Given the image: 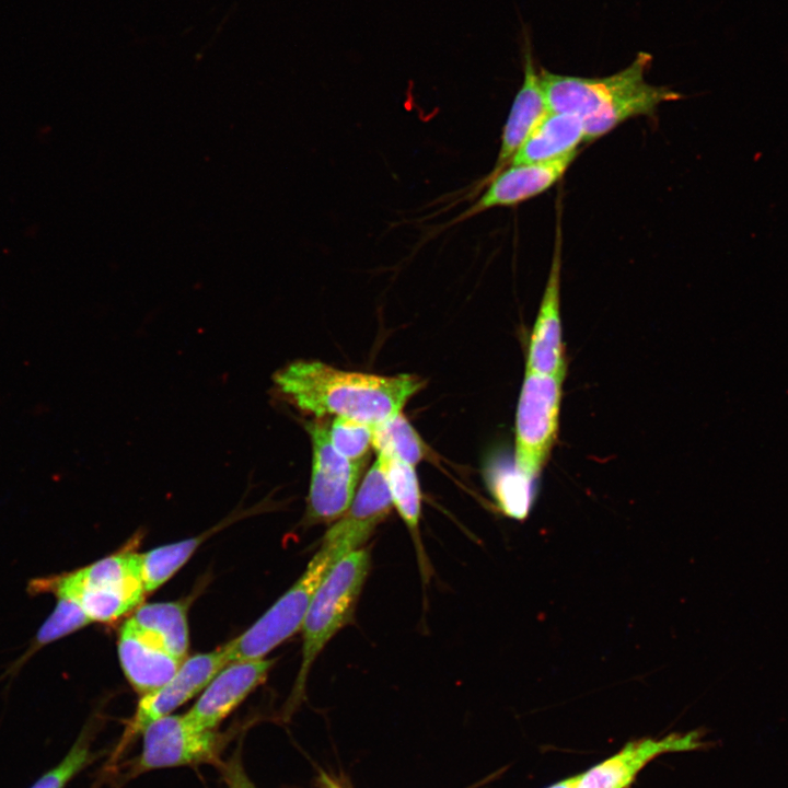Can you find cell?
I'll return each mask as SVG.
<instances>
[{
    "instance_id": "6da1fadb",
    "label": "cell",
    "mask_w": 788,
    "mask_h": 788,
    "mask_svg": "<svg viewBox=\"0 0 788 788\" xmlns=\"http://www.w3.org/2000/svg\"><path fill=\"white\" fill-rule=\"evenodd\" d=\"M274 383L297 408L317 418L334 415L375 425L401 413L422 386L412 374L378 375L296 360L274 374Z\"/></svg>"
},
{
    "instance_id": "7a4b0ae2",
    "label": "cell",
    "mask_w": 788,
    "mask_h": 788,
    "mask_svg": "<svg viewBox=\"0 0 788 788\" xmlns=\"http://www.w3.org/2000/svg\"><path fill=\"white\" fill-rule=\"evenodd\" d=\"M651 62L649 53L639 51L626 68L601 78L566 76L541 68L548 109L581 118L586 141L606 135L629 118L653 115L662 103L680 100L682 94L645 80Z\"/></svg>"
},
{
    "instance_id": "3957f363",
    "label": "cell",
    "mask_w": 788,
    "mask_h": 788,
    "mask_svg": "<svg viewBox=\"0 0 788 788\" xmlns=\"http://www.w3.org/2000/svg\"><path fill=\"white\" fill-rule=\"evenodd\" d=\"M31 594H54L76 601L91 623L114 622L141 605L147 594L140 553L118 552L73 571L35 578Z\"/></svg>"
},
{
    "instance_id": "277c9868",
    "label": "cell",
    "mask_w": 788,
    "mask_h": 788,
    "mask_svg": "<svg viewBox=\"0 0 788 788\" xmlns=\"http://www.w3.org/2000/svg\"><path fill=\"white\" fill-rule=\"evenodd\" d=\"M354 551L349 541L329 528L297 581L251 627L224 645L229 662L265 658L301 629L318 586L334 565Z\"/></svg>"
},
{
    "instance_id": "5b68a950",
    "label": "cell",
    "mask_w": 788,
    "mask_h": 788,
    "mask_svg": "<svg viewBox=\"0 0 788 788\" xmlns=\"http://www.w3.org/2000/svg\"><path fill=\"white\" fill-rule=\"evenodd\" d=\"M371 566L370 551L356 549L329 570L315 591L302 630L301 665L291 700L298 703L304 693L310 669L326 644L350 623Z\"/></svg>"
},
{
    "instance_id": "8992f818",
    "label": "cell",
    "mask_w": 788,
    "mask_h": 788,
    "mask_svg": "<svg viewBox=\"0 0 788 788\" xmlns=\"http://www.w3.org/2000/svg\"><path fill=\"white\" fill-rule=\"evenodd\" d=\"M563 376L525 371L515 414L514 466L536 480L558 437Z\"/></svg>"
},
{
    "instance_id": "52a82bcc",
    "label": "cell",
    "mask_w": 788,
    "mask_h": 788,
    "mask_svg": "<svg viewBox=\"0 0 788 788\" xmlns=\"http://www.w3.org/2000/svg\"><path fill=\"white\" fill-rule=\"evenodd\" d=\"M312 443V471L304 525L329 524L349 508L368 461L355 462L332 444L329 427L321 420L305 425Z\"/></svg>"
},
{
    "instance_id": "ba28073f",
    "label": "cell",
    "mask_w": 788,
    "mask_h": 788,
    "mask_svg": "<svg viewBox=\"0 0 788 788\" xmlns=\"http://www.w3.org/2000/svg\"><path fill=\"white\" fill-rule=\"evenodd\" d=\"M224 739L216 729H200L183 715H167L142 731V750L131 769L141 774L154 769L219 764Z\"/></svg>"
},
{
    "instance_id": "9c48e42d",
    "label": "cell",
    "mask_w": 788,
    "mask_h": 788,
    "mask_svg": "<svg viewBox=\"0 0 788 788\" xmlns=\"http://www.w3.org/2000/svg\"><path fill=\"white\" fill-rule=\"evenodd\" d=\"M229 663L224 646L184 659L165 684L140 696L136 711L124 732L119 750L138 733H142L152 721L170 715L201 693L216 674Z\"/></svg>"
},
{
    "instance_id": "30bf717a",
    "label": "cell",
    "mask_w": 788,
    "mask_h": 788,
    "mask_svg": "<svg viewBox=\"0 0 788 788\" xmlns=\"http://www.w3.org/2000/svg\"><path fill=\"white\" fill-rule=\"evenodd\" d=\"M577 154L578 150L548 162L509 164L484 184L480 189L483 193L475 202L440 225L439 231L486 210L515 206L546 192L563 178Z\"/></svg>"
},
{
    "instance_id": "8fae6325",
    "label": "cell",
    "mask_w": 788,
    "mask_h": 788,
    "mask_svg": "<svg viewBox=\"0 0 788 788\" xmlns=\"http://www.w3.org/2000/svg\"><path fill=\"white\" fill-rule=\"evenodd\" d=\"M561 227L557 218L551 269L529 340L525 371L566 376L567 358L560 321Z\"/></svg>"
},
{
    "instance_id": "7c38bea8",
    "label": "cell",
    "mask_w": 788,
    "mask_h": 788,
    "mask_svg": "<svg viewBox=\"0 0 788 788\" xmlns=\"http://www.w3.org/2000/svg\"><path fill=\"white\" fill-rule=\"evenodd\" d=\"M523 82L511 104L502 128L497 160L491 171L470 186L466 196L476 195L484 184L508 166L541 118L549 111L542 86L540 71L535 68L531 39L528 33L522 43Z\"/></svg>"
},
{
    "instance_id": "4fadbf2b",
    "label": "cell",
    "mask_w": 788,
    "mask_h": 788,
    "mask_svg": "<svg viewBox=\"0 0 788 788\" xmlns=\"http://www.w3.org/2000/svg\"><path fill=\"white\" fill-rule=\"evenodd\" d=\"M703 745L702 735L697 731L630 741L618 752L580 773L578 788H628L656 757L695 751Z\"/></svg>"
},
{
    "instance_id": "5bb4252c",
    "label": "cell",
    "mask_w": 788,
    "mask_h": 788,
    "mask_svg": "<svg viewBox=\"0 0 788 788\" xmlns=\"http://www.w3.org/2000/svg\"><path fill=\"white\" fill-rule=\"evenodd\" d=\"M273 659L234 661L220 670L185 712L200 729H216L245 698L262 685L274 665Z\"/></svg>"
},
{
    "instance_id": "9a60e30c",
    "label": "cell",
    "mask_w": 788,
    "mask_h": 788,
    "mask_svg": "<svg viewBox=\"0 0 788 788\" xmlns=\"http://www.w3.org/2000/svg\"><path fill=\"white\" fill-rule=\"evenodd\" d=\"M117 647L121 670L140 696L165 684L183 662L125 624L120 628Z\"/></svg>"
},
{
    "instance_id": "2e32d148",
    "label": "cell",
    "mask_w": 788,
    "mask_h": 788,
    "mask_svg": "<svg viewBox=\"0 0 788 788\" xmlns=\"http://www.w3.org/2000/svg\"><path fill=\"white\" fill-rule=\"evenodd\" d=\"M124 624L176 659L187 658L189 633L184 601L141 604Z\"/></svg>"
},
{
    "instance_id": "e0dca14e",
    "label": "cell",
    "mask_w": 788,
    "mask_h": 788,
    "mask_svg": "<svg viewBox=\"0 0 788 788\" xmlns=\"http://www.w3.org/2000/svg\"><path fill=\"white\" fill-rule=\"evenodd\" d=\"M586 141L584 126L576 115L548 111L536 124L510 164L548 162L578 150Z\"/></svg>"
},
{
    "instance_id": "ac0fdd59",
    "label": "cell",
    "mask_w": 788,
    "mask_h": 788,
    "mask_svg": "<svg viewBox=\"0 0 788 788\" xmlns=\"http://www.w3.org/2000/svg\"><path fill=\"white\" fill-rule=\"evenodd\" d=\"M376 454L383 464L393 507L412 533L419 551L421 493L415 466L389 453Z\"/></svg>"
},
{
    "instance_id": "d6986e66",
    "label": "cell",
    "mask_w": 788,
    "mask_h": 788,
    "mask_svg": "<svg viewBox=\"0 0 788 788\" xmlns=\"http://www.w3.org/2000/svg\"><path fill=\"white\" fill-rule=\"evenodd\" d=\"M206 535L193 536L140 553V571L146 593L159 589L193 556Z\"/></svg>"
},
{
    "instance_id": "ffe728a7",
    "label": "cell",
    "mask_w": 788,
    "mask_h": 788,
    "mask_svg": "<svg viewBox=\"0 0 788 788\" xmlns=\"http://www.w3.org/2000/svg\"><path fill=\"white\" fill-rule=\"evenodd\" d=\"M372 449L395 455L413 466L429 454L428 445L402 412L373 425Z\"/></svg>"
},
{
    "instance_id": "44dd1931",
    "label": "cell",
    "mask_w": 788,
    "mask_h": 788,
    "mask_svg": "<svg viewBox=\"0 0 788 788\" xmlns=\"http://www.w3.org/2000/svg\"><path fill=\"white\" fill-rule=\"evenodd\" d=\"M536 483L521 474L513 464L491 478L490 489L499 508L507 515L521 520L533 506Z\"/></svg>"
},
{
    "instance_id": "7402d4cb",
    "label": "cell",
    "mask_w": 788,
    "mask_h": 788,
    "mask_svg": "<svg viewBox=\"0 0 788 788\" xmlns=\"http://www.w3.org/2000/svg\"><path fill=\"white\" fill-rule=\"evenodd\" d=\"M90 623L91 621L76 601L66 596H57L55 609L38 628L26 656L31 657L36 650L85 627Z\"/></svg>"
},
{
    "instance_id": "603a6c76",
    "label": "cell",
    "mask_w": 788,
    "mask_h": 788,
    "mask_svg": "<svg viewBox=\"0 0 788 788\" xmlns=\"http://www.w3.org/2000/svg\"><path fill=\"white\" fill-rule=\"evenodd\" d=\"M373 425L345 417H335L329 426L333 447L345 457L355 461H368L372 448Z\"/></svg>"
},
{
    "instance_id": "cb8c5ba5",
    "label": "cell",
    "mask_w": 788,
    "mask_h": 788,
    "mask_svg": "<svg viewBox=\"0 0 788 788\" xmlns=\"http://www.w3.org/2000/svg\"><path fill=\"white\" fill-rule=\"evenodd\" d=\"M93 758L90 733L85 729L67 755L40 776L31 788H65Z\"/></svg>"
},
{
    "instance_id": "d4e9b609",
    "label": "cell",
    "mask_w": 788,
    "mask_h": 788,
    "mask_svg": "<svg viewBox=\"0 0 788 788\" xmlns=\"http://www.w3.org/2000/svg\"><path fill=\"white\" fill-rule=\"evenodd\" d=\"M227 788H256L247 776L239 751L224 763H219Z\"/></svg>"
},
{
    "instance_id": "484cf974",
    "label": "cell",
    "mask_w": 788,
    "mask_h": 788,
    "mask_svg": "<svg viewBox=\"0 0 788 788\" xmlns=\"http://www.w3.org/2000/svg\"><path fill=\"white\" fill-rule=\"evenodd\" d=\"M580 774L559 780L547 788H578Z\"/></svg>"
},
{
    "instance_id": "4316f807",
    "label": "cell",
    "mask_w": 788,
    "mask_h": 788,
    "mask_svg": "<svg viewBox=\"0 0 788 788\" xmlns=\"http://www.w3.org/2000/svg\"><path fill=\"white\" fill-rule=\"evenodd\" d=\"M320 781L323 788H346L324 773H322Z\"/></svg>"
}]
</instances>
